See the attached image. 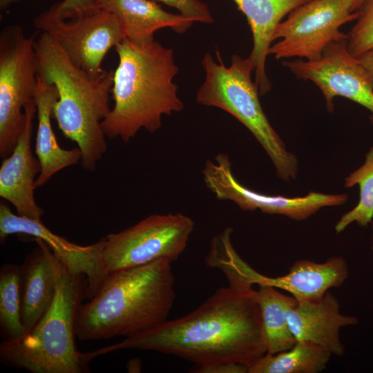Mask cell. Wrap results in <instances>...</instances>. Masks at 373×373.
<instances>
[{
  "label": "cell",
  "instance_id": "cell-21",
  "mask_svg": "<svg viewBox=\"0 0 373 373\" xmlns=\"http://www.w3.org/2000/svg\"><path fill=\"white\" fill-rule=\"evenodd\" d=\"M331 356L318 345L297 341L287 350L266 353L249 367L248 373H318L325 369Z\"/></svg>",
  "mask_w": 373,
  "mask_h": 373
},
{
  "label": "cell",
  "instance_id": "cell-20",
  "mask_svg": "<svg viewBox=\"0 0 373 373\" xmlns=\"http://www.w3.org/2000/svg\"><path fill=\"white\" fill-rule=\"evenodd\" d=\"M37 81L34 95L38 120L35 153L41 171L36 178L35 186L40 187L58 171L81 162L82 155L78 147L68 150L59 146L51 126L52 109L59 97L57 89L54 85Z\"/></svg>",
  "mask_w": 373,
  "mask_h": 373
},
{
  "label": "cell",
  "instance_id": "cell-22",
  "mask_svg": "<svg viewBox=\"0 0 373 373\" xmlns=\"http://www.w3.org/2000/svg\"><path fill=\"white\" fill-rule=\"evenodd\" d=\"M292 298L272 286L259 285L258 302L268 354L287 350L297 342L285 314L286 306Z\"/></svg>",
  "mask_w": 373,
  "mask_h": 373
},
{
  "label": "cell",
  "instance_id": "cell-16",
  "mask_svg": "<svg viewBox=\"0 0 373 373\" xmlns=\"http://www.w3.org/2000/svg\"><path fill=\"white\" fill-rule=\"evenodd\" d=\"M285 314L297 341L315 343L338 356L345 354L341 329L358 323L356 317L340 312L338 300L329 291L318 301H298L293 297Z\"/></svg>",
  "mask_w": 373,
  "mask_h": 373
},
{
  "label": "cell",
  "instance_id": "cell-30",
  "mask_svg": "<svg viewBox=\"0 0 373 373\" xmlns=\"http://www.w3.org/2000/svg\"><path fill=\"white\" fill-rule=\"evenodd\" d=\"M20 1L21 0H0V9L1 10H6Z\"/></svg>",
  "mask_w": 373,
  "mask_h": 373
},
{
  "label": "cell",
  "instance_id": "cell-18",
  "mask_svg": "<svg viewBox=\"0 0 373 373\" xmlns=\"http://www.w3.org/2000/svg\"><path fill=\"white\" fill-rule=\"evenodd\" d=\"M95 6L113 14L121 23L125 37L137 45L154 41L159 29L170 28L178 33L185 32L193 22L181 14L164 10L154 0H95Z\"/></svg>",
  "mask_w": 373,
  "mask_h": 373
},
{
  "label": "cell",
  "instance_id": "cell-17",
  "mask_svg": "<svg viewBox=\"0 0 373 373\" xmlns=\"http://www.w3.org/2000/svg\"><path fill=\"white\" fill-rule=\"evenodd\" d=\"M245 15L253 37L249 56L255 68V82L263 95L271 89L266 73V59L277 26L297 7L311 0H233Z\"/></svg>",
  "mask_w": 373,
  "mask_h": 373
},
{
  "label": "cell",
  "instance_id": "cell-10",
  "mask_svg": "<svg viewBox=\"0 0 373 373\" xmlns=\"http://www.w3.org/2000/svg\"><path fill=\"white\" fill-rule=\"evenodd\" d=\"M356 0H311L290 12L276 27L269 55L277 59L295 57L316 60L330 44L347 39L340 31L356 20Z\"/></svg>",
  "mask_w": 373,
  "mask_h": 373
},
{
  "label": "cell",
  "instance_id": "cell-5",
  "mask_svg": "<svg viewBox=\"0 0 373 373\" xmlns=\"http://www.w3.org/2000/svg\"><path fill=\"white\" fill-rule=\"evenodd\" d=\"M56 292L50 308L22 338L0 344V360L32 373L89 372L84 352L75 343L76 320L86 298L87 280L51 252Z\"/></svg>",
  "mask_w": 373,
  "mask_h": 373
},
{
  "label": "cell",
  "instance_id": "cell-7",
  "mask_svg": "<svg viewBox=\"0 0 373 373\" xmlns=\"http://www.w3.org/2000/svg\"><path fill=\"white\" fill-rule=\"evenodd\" d=\"M35 35L8 25L0 34V156L13 151L26 125L25 106L37 86Z\"/></svg>",
  "mask_w": 373,
  "mask_h": 373
},
{
  "label": "cell",
  "instance_id": "cell-27",
  "mask_svg": "<svg viewBox=\"0 0 373 373\" xmlns=\"http://www.w3.org/2000/svg\"><path fill=\"white\" fill-rule=\"evenodd\" d=\"M59 15L69 18L95 6L94 0H63L56 2Z\"/></svg>",
  "mask_w": 373,
  "mask_h": 373
},
{
  "label": "cell",
  "instance_id": "cell-31",
  "mask_svg": "<svg viewBox=\"0 0 373 373\" xmlns=\"http://www.w3.org/2000/svg\"><path fill=\"white\" fill-rule=\"evenodd\" d=\"M365 0H356L354 5L355 12H358Z\"/></svg>",
  "mask_w": 373,
  "mask_h": 373
},
{
  "label": "cell",
  "instance_id": "cell-23",
  "mask_svg": "<svg viewBox=\"0 0 373 373\" xmlns=\"http://www.w3.org/2000/svg\"><path fill=\"white\" fill-rule=\"evenodd\" d=\"M0 328L3 341L26 334L21 319L20 266L5 264L0 269Z\"/></svg>",
  "mask_w": 373,
  "mask_h": 373
},
{
  "label": "cell",
  "instance_id": "cell-2",
  "mask_svg": "<svg viewBox=\"0 0 373 373\" xmlns=\"http://www.w3.org/2000/svg\"><path fill=\"white\" fill-rule=\"evenodd\" d=\"M176 299L171 262L160 259L108 274L82 304L76 334L82 341L129 338L166 321Z\"/></svg>",
  "mask_w": 373,
  "mask_h": 373
},
{
  "label": "cell",
  "instance_id": "cell-19",
  "mask_svg": "<svg viewBox=\"0 0 373 373\" xmlns=\"http://www.w3.org/2000/svg\"><path fill=\"white\" fill-rule=\"evenodd\" d=\"M20 266L21 319L26 334L51 306L56 283L50 255L52 250L41 239Z\"/></svg>",
  "mask_w": 373,
  "mask_h": 373
},
{
  "label": "cell",
  "instance_id": "cell-15",
  "mask_svg": "<svg viewBox=\"0 0 373 373\" xmlns=\"http://www.w3.org/2000/svg\"><path fill=\"white\" fill-rule=\"evenodd\" d=\"M26 125L12 153L3 159L0 168V196L11 203L17 215L41 220L44 210L37 204L34 189L35 177L41 165L32 151L33 119L36 114L34 100L24 107Z\"/></svg>",
  "mask_w": 373,
  "mask_h": 373
},
{
  "label": "cell",
  "instance_id": "cell-13",
  "mask_svg": "<svg viewBox=\"0 0 373 373\" xmlns=\"http://www.w3.org/2000/svg\"><path fill=\"white\" fill-rule=\"evenodd\" d=\"M23 233L39 238L71 271L84 275L87 280L86 298L91 299L107 276L102 262L104 242L82 246L49 230L43 222L14 214L4 203L0 204V241L11 234Z\"/></svg>",
  "mask_w": 373,
  "mask_h": 373
},
{
  "label": "cell",
  "instance_id": "cell-14",
  "mask_svg": "<svg viewBox=\"0 0 373 373\" xmlns=\"http://www.w3.org/2000/svg\"><path fill=\"white\" fill-rule=\"evenodd\" d=\"M231 267L241 279L252 285L283 289L298 301L320 300L329 289L341 287L349 276L345 260L336 256L321 263L306 259L296 260L287 274L275 278L260 274L239 255L232 260Z\"/></svg>",
  "mask_w": 373,
  "mask_h": 373
},
{
  "label": "cell",
  "instance_id": "cell-4",
  "mask_svg": "<svg viewBox=\"0 0 373 373\" xmlns=\"http://www.w3.org/2000/svg\"><path fill=\"white\" fill-rule=\"evenodd\" d=\"M37 79L58 91L52 115L64 136L77 144L81 164L94 171L107 149L102 122L109 114L114 70L93 76L75 65L55 39L41 32L35 40Z\"/></svg>",
  "mask_w": 373,
  "mask_h": 373
},
{
  "label": "cell",
  "instance_id": "cell-6",
  "mask_svg": "<svg viewBox=\"0 0 373 373\" xmlns=\"http://www.w3.org/2000/svg\"><path fill=\"white\" fill-rule=\"evenodd\" d=\"M218 62L209 53L202 59L205 79L195 99L200 104L219 108L237 119L254 135L271 160L277 176L290 182L298 175V159L286 146L266 117L258 86L251 79L254 64L249 57L233 55L227 67L216 50Z\"/></svg>",
  "mask_w": 373,
  "mask_h": 373
},
{
  "label": "cell",
  "instance_id": "cell-25",
  "mask_svg": "<svg viewBox=\"0 0 373 373\" xmlns=\"http://www.w3.org/2000/svg\"><path fill=\"white\" fill-rule=\"evenodd\" d=\"M358 12L347 39L349 51L356 57L373 50V0H365Z\"/></svg>",
  "mask_w": 373,
  "mask_h": 373
},
{
  "label": "cell",
  "instance_id": "cell-26",
  "mask_svg": "<svg viewBox=\"0 0 373 373\" xmlns=\"http://www.w3.org/2000/svg\"><path fill=\"white\" fill-rule=\"evenodd\" d=\"M95 1V0H94ZM177 9L192 22L212 23L213 18L206 3L200 0H154Z\"/></svg>",
  "mask_w": 373,
  "mask_h": 373
},
{
  "label": "cell",
  "instance_id": "cell-29",
  "mask_svg": "<svg viewBox=\"0 0 373 373\" xmlns=\"http://www.w3.org/2000/svg\"><path fill=\"white\" fill-rule=\"evenodd\" d=\"M358 58L360 59L373 82V50L364 53L358 57Z\"/></svg>",
  "mask_w": 373,
  "mask_h": 373
},
{
  "label": "cell",
  "instance_id": "cell-11",
  "mask_svg": "<svg viewBox=\"0 0 373 373\" xmlns=\"http://www.w3.org/2000/svg\"><path fill=\"white\" fill-rule=\"evenodd\" d=\"M202 173L207 188L217 199L233 202L244 211L258 209L262 213L283 215L298 221L306 220L324 207L342 205L348 199L347 193L310 191L305 196L295 198L260 193L236 180L230 157L226 153H218L213 160H207Z\"/></svg>",
  "mask_w": 373,
  "mask_h": 373
},
{
  "label": "cell",
  "instance_id": "cell-3",
  "mask_svg": "<svg viewBox=\"0 0 373 373\" xmlns=\"http://www.w3.org/2000/svg\"><path fill=\"white\" fill-rule=\"evenodd\" d=\"M115 49L119 63L111 90L114 106L102 128L108 138L128 142L141 128L158 131L162 115L183 110L172 82L179 68L173 50L155 41L137 45L125 38Z\"/></svg>",
  "mask_w": 373,
  "mask_h": 373
},
{
  "label": "cell",
  "instance_id": "cell-9",
  "mask_svg": "<svg viewBox=\"0 0 373 373\" xmlns=\"http://www.w3.org/2000/svg\"><path fill=\"white\" fill-rule=\"evenodd\" d=\"M33 22L38 30L55 39L75 65L93 76L105 71L102 68L105 55L126 38L118 19L96 6L63 18L55 3Z\"/></svg>",
  "mask_w": 373,
  "mask_h": 373
},
{
  "label": "cell",
  "instance_id": "cell-1",
  "mask_svg": "<svg viewBox=\"0 0 373 373\" xmlns=\"http://www.w3.org/2000/svg\"><path fill=\"white\" fill-rule=\"evenodd\" d=\"M198 308L122 341L88 352L91 359L119 350H152L197 367L237 363L249 368L267 353L258 290L233 277Z\"/></svg>",
  "mask_w": 373,
  "mask_h": 373
},
{
  "label": "cell",
  "instance_id": "cell-12",
  "mask_svg": "<svg viewBox=\"0 0 373 373\" xmlns=\"http://www.w3.org/2000/svg\"><path fill=\"white\" fill-rule=\"evenodd\" d=\"M283 64L298 79L319 88L328 111H334L335 97H343L370 111L373 123V82L360 59L349 51L347 39L330 44L316 60L296 59Z\"/></svg>",
  "mask_w": 373,
  "mask_h": 373
},
{
  "label": "cell",
  "instance_id": "cell-8",
  "mask_svg": "<svg viewBox=\"0 0 373 373\" xmlns=\"http://www.w3.org/2000/svg\"><path fill=\"white\" fill-rule=\"evenodd\" d=\"M194 229L181 213L152 214L118 233L103 238L102 262L106 275L119 269L167 259H178Z\"/></svg>",
  "mask_w": 373,
  "mask_h": 373
},
{
  "label": "cell",
  "instance_id": "cell-28",
  "mask_svg": "<svg viewBox=\"0 0 373 373\" xmlns=\"http://www.w3.org/2000/svg\"><path fill=\"white\" fill-rule=\"evenodd\" d=\"M194 370L200 373H245L249 367L241 363H226L203 367L196 366Z\"/></svg>",
  "mask_w": 373,
  "mask_h": 373
},
{
  "label": "cell",
  "instance_id": "cell-24",
  "mask_svg": "<svg viewBox=\"0 0 373 373\" xmlns=\"http://www.w3.org/2000/svg\"><path fill=\"white\" fill-rule=\"evenodd\" d=\"M358 185L360 198L352 209L343 214L335 225L337 233L342 232L352 222L367 227L373 218V147L365 154L363 165L345 179L347 188Z\"/></svg>",
  "mask_w": 373,
  "mask_h": 373
}]
</instances>
